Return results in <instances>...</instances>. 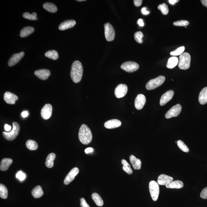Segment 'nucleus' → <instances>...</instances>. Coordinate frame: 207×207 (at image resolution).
Instances as JSON below:
<instances>
[{"mask_svg":"<svg viewBox=\"0 0 207 207\" xmlns=\"http://www.w3.org/2000/svg\"><path fill=\"white\" fill-rule=\"evenodd\" d=\"M83 74V68L82 63L79 61H75L71 66L70 76L74 83H77L82 80Z\"/></svg>","mask_w":207,"mask_h":207,"instance_id":"nucleus-1","label":"nucleus"},{"mask_svg":"<svg viewBox=\"0 0 207 207\" xmlns=\"http://www.w3.org/2000/svg\"><path fill=\"white\" fill-rule=\"evenodd\" d=\"M79 139L82 144L88 145L91 142L93 138L91 131L86 124H82L80 128Z\"/></svg>","mask_w":207,"mask_h":207,"instance_id":"nucleus-2","label":"nucleus"},{"mask_svg":"<svg viewBox=\"0 0 207 207\" xmlns=\"http://www.w3.org/2000/svg\"><path fill=\"white\" fill-rule=\"evenodd\" d=\"M191 56L188 53H184L180 55L178 67L181 70H186L190 67Z\"/></svg>","mask_w":207,"mask_h":207,"instance_id":"nucleus-3","label":"nucleus"},{"mask_svg":"<svg viewBox=\"0 0 207 207\" xmlns=\"http://www.w3.org/2000/svg\"><path fill=\"white\" fill-rule=\"evenodd\" d=\"M165 80V78L163 76H160L155 79L149 81L146 85V88L147 90H154L163 84Z\"/></svg>","mask_w":207,"mask_h":207,"instance_id":"nucleus-4","label":"nucleus"},{"mask_svg":"<svg viewBox=\"0 0 207 207\" xmlns=\"http://www.w3.org/2000/svg\"><path fill=\"white\" fill-rule=\"evenodd\" d=\"M20 131L19 124L16 122H13V128L10 132H3V136L6 140L11 141L14 140L17 136Z\"/></svg>","mask_w":207,"mask_h":207,"instance_id":"nucleus-5","label":"nucleus"},{"mask_svg":"<svg viewBox=\"0 0 207 207\" xmlns=\"http://www.w3.org/2000/svg\"><path fill=\"white\" fill-rule=\"evenodd\" d=\"M149 188L151 198L154 201H157L159 197L160 188L159 185L155 181H151L149 184Z\"/></svg>","mask_w":207,"mask_h":207,"instance_id":"nucleus-6","label":"nucleus"},{"mask_svg":"<svg viewBox=\"0 0 207 207\" xmlns=\"http://www.w3.org/2000/svg\"><path fill=\"white\" fill-rule=\"evenodd\" d=\"M105 35V39L108 42L113 41L115 36V32L113 26L109 23L104 25Z\"/></svg>","mask_w":207,"mask_h":207,"instance_id":"nucleus-7","label":"nucleus"},{"mask_svg":"<svg viewBox=\"0 0 207 207\" xmlns=\"http://www.w3.org/2000/svg\"><path fill=\"white\" fill-rule=\"evenodd\" d=\"M139 65L133 62H127L123 63L121 66V68L128 73L136 71L139 68Z\"/></svg>","mask_w":207,"mask_h":207,"instance_id":"nucleus-8","label":"nucleus"},{"mask_svg":"<svg viewBox=\"0 0 207 207\" xmlns=\"http://www.w3.org/2000/svg\"><path fill=\"white\" fill-rule=\"evenodd\" d=\"M182 106L180 104L174 105L166 113L165 117L166 119L171 118L172 117H177L182 111Z\"/></svg>","mask_w":207,"mask_h":207,"instance_id":"nucleus-9","label":"nucleus"},{"mask_svg":"<svg viewBox=\"0 0 207 207\" xmlns=\"http://www.w3.org/2000/svg\"><path fill=\"white\" fill-rule=\"evenodd\" d=\"M128 91V87L126 85L120 84L118 85L115 90V95L117 98L124 97Z\"/></svg>","mask_w":207,"mask_h":207,"instance_id":"nucleus-10","label":"nucleus"},{"mask_svg":"<svg viewBox=\"0 0 207 207\" xmlns=\"http://www.w3.org/2000/svg\"><path fill=\"white\" fill-rule=\"evenodd\" d=\"M52 112V105L50 104H46L42 109L41 112L42 117L45 120L48 119L51 117Z\"/></svg>","mask_w":207,"mask_h":207,"instance_id":"nucleus-11","label":"nucleus"},{"mask_svg":"<svg viewBox=\"0 0 207 207\" xmlns=\"http://www.w3.org/2000/svg\"><path fill=\"white\" fill-rule=\"evenodd\" d=\"M79 172V170L78 168L75 167L72 169L65 178L64 181V183L65 185H68L70 183L72 182Z\"/></svg>","mask_w":207,"mask_h":207,"instance_id":"nucleus-12","label":"nucleus"},{"mask_svg":"<svg viewBox=\"0 0 207 207\" xmlns=\"http://www.w3.org/2000/svg\"><path fill=\"white\" fill-rule=\"evenodd\" d=\"M145 96L139 94L137 96L135 101V106L137 110H141L143 108L146 102Z\"/></svg>","mask_w":207,"mask_h":207,"instance_id":"nucleus-13","label":"nucleus"},{"mask_svg":"<svg viewBox=\"0 0 207 207\" xmlns=\"http://www.w3.org/2000/svg\"><path fill=\"white\" fill-rule=\"evenodd\" d=\"M24 54L25 53L24 52L22 51L19 53L13 54L9 59V62H8V65L9 67H12L17 64L23 57Z\"/></svg>","mask_w":207,"mask_h":207,"instance_id":"nucleus-14","label":"nucleus"},{"mask_svg":"<svg viewBox=\"0 0 207 207\" xmlns=\"http://www.w3.org/2000/svg\"><path fill=\"white\" fill-rule=\"evenodd\" d=\"M4 100L8 104L14 105L16 101L18 99V97L16 95L9 92H6L4 94Z\"/></svg>","mask_w":207,"mask_h":207,"instance_id":"nucleus-15","label":"nucleus"},{"mask_svg":"<svg viewBox=\"0 0 207 207\" xmlns=\"http://www.w3.org/2000/svg\"><path fill=\"white\" fill-rule=\"evenodd\" d=\"M174 94V92L173 90H169L165 93L161 97L160 102V105L163 106L170 101L173 98Z\"/></svg>","mask_w":207,"mask_h":207,"instance_id":"nucleus-16","label":"nucleus"},{"mask_svg":"<svg viewBox=\"0 0 207 207\" xmlns=\"http://www.w3.org/2000/svg\"><path fill=\"white\" fill-rule=\"evenodd\" d=\"M34 74L39 79L44 80L48 79L51 73L49 70L47 69H40L35 71Z\"/></svg>","mask_w":207,"mask_h":207,"instance_id":"nucleus-17","label":"nucleus"},{"mask_svg":"<svg viewBox=\"0 0 207 207\" xmlns=\"http://www.w3.org/2000/svg\"><path fill=\"white\" fill-rule=\"evenodd\" d=\"M173 180L174 179L172 177L166 174H162L158 177L157 183L159 185H166L172 182Z\"/></svg>","mask_w":207,"mask_h":207,"instance_id":"nucleus-18","label":"nucleus"},{"mask_svg":"<svg viewBox=\"0 0 207 207\" xmlns=\"http://www.w3.org/2000/svg\"><path fill=\"white\" fill-rule=\"evenodd\" d=\"M121 124L122 123L120 120L114 119L106 122L104 125L105 128L108 129H113L118 128L121 126Z\"/></svg>","mask_w":207,"mask_h":207,"instance_id":"nucleus-19","label":"nucleus"},{"mask_svg":"<svg viewBox=\"0 0 207 207\" xmlns=\"http://www.w3.org/2000/svg\"><path fill=\"white\" fill-rule=\"evenodd\" d=\"M76 24V22L74 20H67L59 25V29L61 30H65L73 27Z\"/></svg>","mask_w":207,"mask_h":207,"instance_id":"nucleus-20","label":"nucleus"},{"mask_svg":"<svg viewBox=\"0 0 207 207\" xmlns=\"http://www.w3.org/2000/svg\"><path fill=\"white\" fill-rule=\"evenodd\" d=\"M130 161L135 170H140L142 165L140 159H137L134 155H131L130 157Z\"/></svg>","mask_w":207,"mask_h":207,"instance_id":"nucleus-21","label":"nucleus"},{"mask_svg":"<svg viewBox=\"0 0 207 207\" xmlns=\"http://www.w3.org/2000/svg\"><path fill=\"white\" fill-rule=\"evenodd\" d=\"M12 163H13V160L12 159H9V158H5L3 159L1 161V165H0V169L2 171H6Z\"/></svg>","mask_w":207,"mask_h":207,"instance_id":"nucleus-22","label":"nucleus"},{"mask_svg":"<svg viewBox=\"0 0 207 207\" xmlns=\"http://www.w3.org/2000/svg\"><path fill=\"white\" fill-rule=\"evenodd\" d=\"M199 102L202 105L207 103V87L204 88L200 93L199 96Z\"/></svg>","mask_w":207,"mask_h":207,"instance_id":"nucleus-23","label":"nucleus"},{"mask_svg":"<svg viewBox=\"0 0 207 207\" xmlns=\"http://www.w3.org/2000/svg\"><path fill=\"white\" fill-rule=\"evenodd\" d=\"M168 188L180 189L184 186L183 183L182 181L176 180L172 181L165 185Z\"/></svg>","mask_w":207,"mask_h":207,"instance_id":"nucleus-24","label":"nucleus"},{"mask_svg":"<svg viewBox=\"0 0 207 207\" xmlns=\"http://www.w3.org/2000/svg\"><path fill=\"white\" fill-rule=\"evenodd\" d=\"M34 28L32 27H26L23 28L20 32V36L21 37H25L33 33Z\"/></svg>","mask_w":207,"mask_h":207,"instance_id":"nucleus-25","label":"nucleus"},{"mask_svg":"<svg viewBox=\"0 0 207 207\" xmlns=\"http://www.w3.org/2000/svg\"><path fill=\"white\" fill-rule=\"evenodd\" d=\"M32 194L35 198H39L43 195L44 192L41 186H37L32 190Z\"/></svg>","mask_w":207,"mask_h":207,"instance_id":"nucleus-26","label":"nucleus"},{"mask_svg":"<svg viewBox=\"0 0 207 207\" xmlns=\"http://www.w3.org/2000/svg\"><path fill=\"white\" fill-rule=\"evenodd\" d=\"M178 62H179V60L177 57H171L168 61L167 64H166V67L169 69L174 68L178 64Z\"/></svg>","mask_w":207,"mask_h":207,"instance_id":"nucleus-27","label":"nucleus"},{"mask_svg":"<svg viewBox=\"0 0 207 207\" xmlns=\"http://www.w3.org/2000/svg\"><path fill=\"white\" fill-rule=\"evenodd\" d=\"M56 155L53 153L49 154L46 159L45 165L48 168H51L54 165V161L55 159Z\"/></svg>","mask_w":207,"mask_h":207,"instance_id":"nucleus-28","label":"nucleus"},{"mask_svg":"<svg viewBox=\"0 0 207 207\" xmlns=\"http://www.w3.org/2000/svg\"><path fill=\"white\" fill-rule=\"evenodd\" d=\"M43 7L47 11L51 13H56L57 8L54 4L50 2H46L43 5Z\"/></svg>","mask_w":207,"mask_h":207,"instance_id":"nucleus-29","label":"nucleus"},{"mask_svg":"<svg viewBox=\"0 0 207 207\" xmlns=\"http://www.w3.org/2000/svg\"><path fill=\"white\" fill-rule=\"evenodd\" d=\"M92 198L97 206H102L103 205V201L97 193H93L92 195Z\"/></svg>","mask_w":207,"mask_h":207,"instance_id":"nucleus-30","label":"nucleus"},{"mask_svg":"<svg viewBox=\"0 0 207 207\" xmlns=\"http://www.w3.org/2000/svg\"><path fill=\"white\" fill-rule=\"evenodd\" d=\"M122 163L123 165L122 169L124 171L129 174H131L133 173V170L131 168V166L125 160L123 159L122 160Z\"/></svg>","mask_w":207,"mask_h":207,"instance_id":"nucleus-31","label":"nucleus"},{"mask_svg":"<svg viewBox=\"0 0 207 207\" xmlns=\"http://www.w3.org/2000/svg\"><path fill=\"white\" fill-rule=\"evenodd\" d=\"M27 148L30 151H35L37 149L38 145L36 141L33 140H27L26 143Z\"/></svg>","mask_w":207,"mask_h":207,"instance_id":"nucleus-32","label":"nucleus"},{"mask_svg":"<svg viewBox=\"0 0 207 207\" xmlns=\"http://www.w3.org/2000/svg\"><path fill=\"white\" fill-rule=\"evenodd\" d=\"M45 56L47 58H49L53 60H56L59 58V54L57 51L55 50H49L46 52Z\"/></svg>","mask_w":207,"mask_h":207,"instance_id":"nucleus-33","label":"nucleus"},{"mask_svg":"<svg viewBox=\"0 0 207 207\" xmlns=\"http://www.w3.org/2000/svg\"><path fill=\"white\" fill-rule=\"evenodd\" d=\"M8 196V190L6 186L2 184H0V197L6 199Z\"/></svg>","mask_w":207,"mask_h":207,"instance_id":"nucleus-34","label":"nucleus"},{"mask_svg":"<svg viewBox=\"0 0 207 207\" xmlns=\"http://www.w3.org/2000/svg\"><path fill=\"white\" fill-rule=\"evenodd\" d=\"M37 16V13H33L32 14L28 13H25L23 14V17L24 18L30 20H34L36 21L38 19Z\"/></svg>","mask_w":207,"mask_h":207,"instance_id":"nucleus-35","label":"nucleus"},{"mask_svg":"<svg viewBox=\"0 0 207 207\" xmlns=\"http://www.w3.org/2000/svg\"><path fill=\"white\" fill-rule=\"evenodd\" d=\"M177 145L180 148V149L182 150L184 152L188 153L189 151V149L186 144L183 142L181 140H178L177 141Z\"/></svg>","mask_w":207,"mask_h":207,"instance_id":"nucleus-36","label":"nucleus"},{"mask_svg":"<svg viewBox=\"0 0 207 207\" xmlns=\"http://www.w3.org/2000/svg\"><path fill=\"white\" fill-rule=\"evenodd\" d=\"M158 9L160 10L162 14L166 15L169 13V9L168 6L166 4L163 3L161 4L158 6Z\"/></svg>","mask_w":207,"mask_h":207,"instance_id":"nucleus-37","label":"nucleus"},{"mask_svg":"<svg viewBox=\"0 0 207 207\" xmlns=\"http://www.w3.org/2000/svg\"><path fill=\"white\" fill-rule=\"evenodd\" d=\"M185 47L182 46V47H179L177 49L174 50V51H171L170 53V55H172V56H178V55H182V53L185 51Z\"/></svg>","mask_w":207,"mask_h":207,"instance_id":"nucleus-38","label":"nucleus"},{"mask_svg":"<svg viewBox=\"0 0 207 207\" xmlns=\"http://www.w3.org/2000/svg\"><path fill=\"white\" fill-rule=\"evenodd\" d=\"M143 35L141 32H136L134 34V39L139 44L143 43Z\"/></svg>","mask_w":207,"mask_h":207,"instance_id":"nucleus-39","label":"nucleus"},{"mask_svg":"<svg viewBox=\"0 0 207 207\" xmlns=\"http://www.w3.org/2000/svg\"><path fill=\"white\" fill-rule=\"evenodd\" d=\"M189 22L185 20L175 22L174 23V25L177 26H186L188 25Z\"/></svg>","mask_w":207,"mask_h":207,"instance_id":"nucleus-40","label":"nucleus"},{"mask_svg":"<svg viewBox=\"0 0 207 207\" xmlns=\"http://www.w3.org/2000/svg\"><path fill=\"white\" fill-rule=\"evenodd\" d=\"M16 177L21 181H24L26 178V175L22 171H19L16 174Z\"/></svg>","mask_w":207,"mask_h":207,"instance_id":"nucleus-41","label":"nucleus"},{"mask_svg":"<svg viewBox=\"0 0 207 207\" xmlns=\"http://www.w3.org/2000/svg\"><path fill=\"white\" fill-rule=\"evenodd\" d=\"M200 197L203 199H207V187L203 189L200 194Z\"/></svg>","mask_w":207,"mask_h":207,"instance_id":"nucleus-42","label":"nucleus"},{"mask_svg":"<svg viewBox=\"0 0 207 207\" xmlns=\"http://www.w3.org/2000/svg\"><path fill=\"white\" fill-rule=\"evenodd\" d=\"M80 205L81 207H90L83 197L80 199Z\"/></svg>","mask_w":207,"mask_h":207,"instance_id":"nucleus-43","label":"nucleus"},{"mask_svg":"<svg viewBox=\"0 0 207 207\" xmlns=\"http://www.w3.org/2000/svg\"><path fill=\"white\" fill-rule=\"evenodd\" d=\"M143 1L142 0H134V4L136 7L140 6L141 5Z\"/></svg>","mask_w":207,"mask_h":207,"instance_id":"nucleus-44","label":"nucleus"},{"mask_svg":"<svg viewBox=\"0 0 207 207\" xmlns=\"http://www.w3.org/2000/svg\"><path fill=\"white\" fill-rule=\"evenodd\" d=\"M4 129L7 132H10L12 129L11 126L8 125L7 124H5L4 125Z\"/></svg>","mask_w":207,"mask_h":207,"instance_id":"nucleus-45","label":"nucleus"},{"mask_svg":"<svg viewBox=\"0 0 207 207\" xmlns=\"http://www.w3.org/2000/svg\"><path fill=\"white\" fill-rule=\"evenodd\" d=\"M93 151H94V150L93 148H91V147H89V148H86L85 150V152L86 154H88L90 153L93 152Z\"/></svg>","mask_w":207,"mask_h":207,"instance_id":"nucleus-46","label":"nucleus"},{"mask_svg":"<svg viewBox=\"0 0 207 207\" xmlns=\"http://www.w3.org/2000/svg\"><path fill=\"white\" fill-rule=\"evenodd\" d=\"M142 13L144 15H148L149 13L150 12L147 10V8L143 7L142 9Z\"/></svg>","mask_w":207,"mask_h":207,"instance_id":"nucleus-47","label":"nucleus"},{"mask_svg":"<svg viewBox=\"0 0 207 207\" xmlns=\"http://www.w3.org/2000/svg\"><path fill=\"white\" fill-rule=\"evenodd\" d=\"M21 115L22 117L25 118L27 117L28 116V113L27 111H23Z\"/></svg>","mask_w":207,"mask_h":207,"instance_id":"nucleus-48","label":"nucleus"},{"mask_svg":"<svg viewBox=\"0 0 207 207\" xmlns=\"http://www.w3.org/2000/svg\"><path fill=\"white\" fill-rule=\"evenodd\" d=\"M138 24L141 27H143L144 25V23H143V20L142 19H139L138 20Z\"/></svg>","mask_w":207,"mask_h":207,"instance_id":"nucleus-49","label":"nucleus"},{"mask_svg":"<svg viewBox=\"0 0 207 207\" xmlns=\"http://www.w3.org/2000/svg\"><path fill=\"white\" fill-rule=\"evenodd\" d=\"M179 1L178 0H169L168 2L171 5H174Z\"/></svg>","mask_w":207,"mask_h":207,"instance_id":"nucleus-50","label":"nucleus"},{"mask_svg":"<svg viewBox=\"0 0 207 207\" xmlns=\"http://www.w3.org/2000/svg\"><path fill=\"white\" fill-rule=\"evenodd\" d=\"M201 1L203 5L207 7V0H201Z\"/></svg>","mask_w":207,"mask_h":207,"instance_id":"nucleus-51","label":"nucleus"},{"mask_svg":"<svg viewBox=\"0 0 207 207\" xmlns=\"http://www.w3.org/2000/svg\"><path fill=\"white\" fill-rule=\"evenodd\" d=\"M79 1V2H80V1H85V0H78V1Z\"/></svg>","mask_w":207,"mask_h":207,"instance_id":"nucleus-52","label":"nucleus"}]
</instances>
